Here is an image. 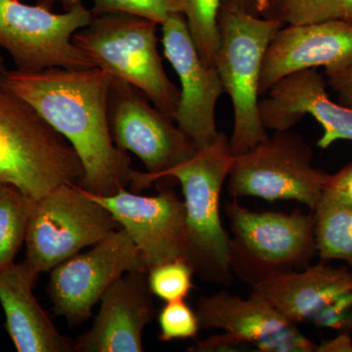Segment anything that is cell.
Instances as JSON below:
<instances>
[{"label":"cell","mask_w":352,"mask_h":352,"mask_svg":"<svg viewBox=\"0 0 352 352\" xmlns=\"http://www.w3.org/2000/svg\"><path fill=\"white\" fill-rule=\"evenodd\" d=\"M352 63V25L330 19L302 25H284L264 55L259 94L265 95L285 76L323 67L325 75Z\"/></svg>","instance_id":"cell-16"},{"label":"cell","mask_w":352,"mask_h":352,"mask_svg":"<svg viewBox=\"0 0 352 352\" xmlns=\"http://www.w3.org/2000/svg\"><path fill=\"white\" fill-rule=\"evenodd\" d=\"M251 293L296 325L311 321L321 327L344 328L352 308V273L320 261L265 280L252 287Z\"/></svg>","instance_id":"cell-13"},{"label":"cell","mask_w":352,"mask_h":352,"mask_svg":"<svg viewBox=\"0 0 352 352\" xmlns=\"http://www.w3.org/2000/svg\"><path fill=\"white\" fill-rule=\"evenodd\" d=\"M36 278L25 263L0 271V303L14 346L19 352L75 351L74 342L58 332L34 298Z\"/></svg>","instance_id":"cell-19"},{"label":"cell","mask_w":352,"mask_h":352,"mask_svg":"<svg viewBox=\"0 0 352 352\" xmlns=\"http://www.w3.org/2000/svg\"><path fill=\"white\" fill-rule=\"evenodd\" d=\"M89 194L129 232L147 271L157 264L184 258L186 214L184 201L175 190L164 188L156 196L138 195L126 188L109 196Z\"/></svg>","instance_id":"cell-14"},{"label":"cell","mask_w":352,"mask_h":352,"mask_svg":"<svg viewBox=\"0 0 352 352\" xmlns=\"http://www.w3.org/2000/svg\"><path fill=\"white\" fill-rule=\"evenodd\" d=\"M284 25L282 20L256 17L234 7L220 8L214 66L224 92L232 102L234 124L229 147L234 157L268 138L259 112V82L268 45Z\"/></svg>","instance_id":"cell-4"},{"label":"cell","mask_w":352,"mask_h":352,"mask_svg":"<svg viewBox=\"0 0 352 352\" xmlns=\"http://www.w3.org/2000/svg\"><path fill=\"white\" fill-rule=\"evenodd\" d=\"M94 15L122 13L154 21L162 25L175 13H182L180 0H92Z\"/></svg>","instance_id":"cell-24"},{"label":"cell","mask_w":352,"mask_h":352,"mask_svg":"<svg viewBox=\"0 0 352 352\" xmlns=\"http://www.w3.org/2000/svg\"><path fill=\"white\" fill-rule=\"evenodd\" d=\"M3 184H4V183H2L1 182H0V188H1L2 186H3Z\"/></svg>","instance_id":"cell-34"},{"label":"cell","mask_w":352,"mask_h":352,"mask_svg":"<svg viewBox=\"0 0 352 352\" xmlns=\"http://www.w3.org/2000/svg\"><path fill=\"white\" fill-rule=\"evenodd\" d=\"M147 272H127L109 286L94 326L74 342L75 351L139 352L143 331L156 315Z\"/></svg>","instance_id":"cell-18"},{"label":"cell","mask_w":352,"mask_h":352,"mask_svg":"<svg viewBox=\"0 0 352 352\" xmlns=\"http://www.w3.org/2000/svg\"><path fill=\"white\" fill-rule=\"evenodd\" d=\"M32 203L12 185L0 188V271L14 263L25 242Z\"/></svg>","instance_id":"cell-21"},{"label":"cell","mask_w":352,"mask_h":352,"mask_svg":"<svg viewBox=\"0 0 352 352\" xmlns=\"http://www.w3.org/2000/svg\"><path fill=\"white\" fill-rule=\"evenodd\" d=\"M327 82L317 69H302L273 85L259 100L261 120L267 131L292 129L305 115L323 127L317 146L325 150L339 140L352 141V108L333 101Z\"/></svg>","instance_id":"cell-17"},{"label":"cell","mask_w":352,"mask_h":352,"mask_svg":"<svg viewBox=\"0 0 352 352\" xmlns=\"http://www.w3.org/2000/svg\"><path fill=\"white\" fill-rule=\"evenodd\" d=\"M314 212L317 256L321 263L344 261L352 273V210L318 208Z\"/></svg>","instance_id":"cell-20"},{"label":"cell","mask_w":352,"mask_h":352,"mask_svg":"<svg viewBox=\"0 0 352 352\" xmlns=\"http://www.w3.org/2000/svg\"><path fill=\"white\" fill-rule=\"evenodd\" d=\"M62 3L64 4L65 8L66 10L72 8V7L78 6V4L82 3V0H60Z\"/></svg>","instance_id":"cell-32"},{"label":"cell","mask_w":352,"mask_h":352,"mask_svg":"<svg viewBox=\"0 0 352 352\" xmlns=\"http://www.w3.org/2000/svg\"><path fill=\"white\" fill-rule=\"evenodd\" d=\"M83 175L73 146L0 78V182L36 201Z\"/></svg>","instance_id":"cell-2"},{"label":"cell","mask_w":352,"mask_h":352,"mask_svg":"<svg viewBox=\"0 0 352 352\" xmlns=\"http://www.w3.org/2000/svg\"><path fill=\"white\" fill-rule=\"evenodd\" d=\"M317 351L335 352L352 351V340L349 333H342L336 339L324 342L317 347Z\"/></svg>","instance_id":"cell-30"},{"label":"cell","mask_w":352,"mask_h":352,"mask_svg":"<svg viewBox=\"0 0 352 352\" xmlns=\"http://www.w3.org/2000/svg\"><path fill=\"white\" fill-rule=\"evenodd\" d=\"M318 208H342L352 210V164L335 175H329Z\"/></svg>","instance_id":"cell-27"},{"label":"cell","mask_w":352,"mask_h":352,"mask_svg":"<svg viewBox=\"0 0 352 352\" xmlns=\"http://www.w3.org/2000/svg\"><path fill=\"white\" fill-rule=\"evenodd\" d=\"M234 162L223 132L212 144L166 173L182 187L186 214L184 258L208 283L230 286V235L222 226L220 195Z\"/></svg>","instance_id":"cell-3"},{"label":"cell","mask_w":352,"mask_h":352,"mask_svg":"<svg viewBox=\"0 0 352 352\" xmlns=\"http://www.w3.org/2000/svg\"><path fill=\"white\" fill-rule=\"evenodd\" d=\"M0 78L73 146L85 170L80 186L85 191L109 196L129 184L134 191L151 185L113 142L109 122L112 76L95 67L6 69Z\"/></svg>","instance_id":"cell-1"},{"label":"cell","mask_w":352,"mask_h":352,"mask_svg":"<svg viewBox=\"0 0 352 352\" xmlns=\"http://www.w3.org/2000/svg\"><path fill=\"white\" fill-rule=\"evenodd\" d=\"M201 328L219 329L241 346L263 352H312L317 344L270 303L250 293L248 298L219 291L201 296L196 309Z\"/></svg>","instance_id":"cell-15"},{"label":"cell","mask_w":352,"mask_h":352,"mask_svg":"<svg viewBox=\"0 0 352 352\" xmlns=\"http://www.w3.org/2000/svg\"><path fill=\"white\" fill-rule=\"evenodd\" d=\"M53 1L28 6L19 0H0V47L19 71L95 68L73 41L74 34L91 23L94 13L82 3L54 13Z\"/></svg>","instance_id":"cell-9"},{"label":"cell","mask_w":352,"mask_h":352,"mask_svg":"<svg viewBox=\"0 0 352 352\" xmlns=\"http://www.w3.org/2000/svg\"><path fill=\"white\" fill-rule=\"evenodd\" d=\"M332 19L344 21L352 25V0H338Z\"/></svg>","instance_id":"cell-31"},{"label":"cell","mask_w":352,"mask_h":352,"mask_svg":"<svg viewBox=\"0 0 352 352\" xmlns=\"http://www.w3.org/2000/svg\"><path fill=\"white\" fill-rule=\"evenodd\" d=\"M338 0H282L280 19L285 25H302L333 18Z\"/></svg>","instance_id":"cell-26"},{"label":"cell","mask_w":352,"mask_h":352,"mask_svg":"<svg viewBox=\"0 0 352 352\" xmlns=\"http://www.w3.org/2000/svg\"><path fill=\"white\" fill-rule=\"evenodd\" d=\"M147 272L140 252L131 235L122 228L76 254L51 270L48 293L57 315L76 327L92 315L111 284L127 272Z\"/></svg>","instance_id":"cell-11"},{"label":"cell","mask_w":352,"mask_h":352,"mask_svg":"<svg viewBox=\"0 0 352 352\" xmlns=\"http://www.w3.org/2000/svg\"><path fill=\"white\" fill-rule=\"evenodd\" d=\"M107 208L80 185L63 184L32 201L25 264L34 276L56 267L120 229Z\"/></svg>","instance_id":"cell-7"},{"label":"cell","mask_w":352,"mask_h":352,"mask_svg":"<svg viewBox=\"0 0 352 352\" xmlns=\"http://www.w3.org/2000/svg\"><path fill=\"white\" fill-rule=\"evenodd\" d=\"M4 71H6V63H4L3 58L0 55V75H1Z\"/></svg>","instance_id":"cell-33"},{"label":"cell","mask_w":352,"mask_h":352,"mask_svg":"<svg viewBox=\"0 0 352 352\" xmlns=\"http://www.w3.org/2000/svg\"><path fill=\"white\" fill-rule=\"evenodd\" d=\"M154 21L122 13L94 15L74 34V43L97 68L129 83L173 120L179 89L166 75L157 50Z\"/></svg>","instance_id":"cell-5"},{"label":"cell","mask_w":352,"mask_h":352,"mask_svg":"<svg viewBox=\"0 0 352 352\" xmlns=\"http://www.w3.org/2000/svg\"><path fill=\"white\" fill-rule=\"evenodd\" d=\"M325 76L328 87L337 94L339 103L352 108V63Z\"/></svg>","instance_id":"cell-29"},{"label":"cell","mask_w":352,"mask_h":352,"mask_svg":"<svg viewBox=\"0 0 352 352\" xmlns=\"http://www.w3.org/2000/svg\"><path fill=\"white\" fill-rule=\"evenodd\" d=\"M190 34L204 61L214 65L219 43V16L222 0H180Z\"/></svg>","instance_id":"cell-22"},{"label":"cell","mask_w":352,"mask_h":352,"mask_svg":"<svg viewBox=\"0 0 352 352\" xmlns=\"http://www.w3.org/2000/svg\"><path fill=\"white\" fill-rule=\"evenodd\" d=\"M223 210L232 231L231 270L251 287L303 270L317 256L314 212H254L236 200Z\"/></svg>","instance_id":"cell-6"},{"label":"cell","mask_w":352,"mask_h":352,"mask_svg":"<svg viewBox=\"0 0 352 352\" xmlns=\"http://www.w3.org/2000/svg\"><path fill=\"white\" fill-rule=\"evenodd\" d=\"M148 100L138 88L113 78L109 122L113 142L138 156L154 183L195 156L198 149L175 120Z\"/></svg>","instance_id":"cell-10"},{"label":"cell","mask_w":352,"mask_h":352,"mask_svg":"<svg viewBox=\"0 0 352 352\" xmlns=\"http://www.w3.org/2000/svg\"><path fill=\"white\" fill-rule=\"evenodd\" d=\"M162 25L164 54L180 82L175 124L200 150L219 138L215 107L224 94L214 65L204 61L190 34L182 13L170 15Z\"/></svg>","instance_id":"cell-12"},{"label":"cell","mask_w":352,"mask_h":352,"mask_svg":"<svg viewBox=\"0 0 352 352\" xmlns=\"http://www.w3.org/2000/svg\"><path fill=\"white\" fill-rule=\"evenodd\" d=\"M314 152L293 129L274 131L244 154L234 157L228 189L234 198L296 201L314 212L328 178L314 166Z\"/></svg>","instance_id":"cell-8"},{"label":"cell","mask_w":352,"mask_h":352,"mask_svg":"<svg viewBox=\"0 0 352 352\" xmlns=\"http://www.w3.org/2000/svg\"><path fill=\"white\" fill-rule=\"evenodd\" d=\"M281 3L282 0H222L221 6L234 7L256 17L280 19Z\"/></svg>","instance_id":"cell-28"},{"label":"cell","mask_w":352,"mask_h":352,"mask_svg":"<svg viewBox=\"0 0 352 352\" xmlns=\"http://www.w3.org/2000/svg\"><path fill=\"white\" fill-rule=\"evenodd\" d=\"M193 268L184 258L157 264L147 271L148 284L153 295L170 302L185 300L193 288Z\"/></svg>","instance_id":"cell-23"},{"label":"cell","mask_w":352,"mask_h":352,"mask_svg":"<svg viewBox=\"0 0 352 352\" xmlns=\"http://www.w3.org/2000/svg\"><path fill=\"white\" fill-rule=\"evenodd\" d=\"M159 339L163 342L193 339L201 325L197 312L184 300L166 302L157 315Z\"/></svg>","instance_id":"cell-25"}]
</instances>
